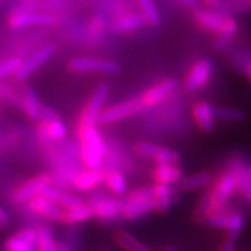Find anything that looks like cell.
I'll use <instances>...</instances> for the list:
<instances>
[{
  "label": "cell",
  "instance_id": "ab89813d",
  "mask_svg": "<svg viewBox=\"0 0 251 251\" xmlns=\"http://www.w3.org/2000/svg\"><path fill=\"white\" fill-rule=\"evenodd\" d=\"M40 118L44 119V122H49V121H53V119L58 118L56 113L54 110H51L48 106H41L40 109Z\"/></svg>",
  "mask_w": 251,
  "mask_h": 251
},
{
  "label": "cell",
  "instance_id": "f546056e",
  "mask_svg": "<svg viewBox=\"0 0 251 251\" xmlns=\"http://www.w3.org/2000/svg\"><path fill=\"white\" fill-rule=\"evenodd\" d=\"M140 5L142 9V16L145 17L146 22H149L152 26H156L160 21V16L156 9V5L154 0H139Z\"/></svg>",
  "mask_w": 251,
  "mask_h": 251
},
{
  "label": "cell",
  "instance_id": "ee69618b",
  "mask_svg": "<svg viewBox=\"0 0 251 251\" xmlns=\"http://www.w3.org/2000/svg\"><path fill=\"white\" fill-rule=\"evenodd\" d=\"M55 251H71L70 246L66 244V242L59 241L55 242Z\"/></svg>",
  "mask_w": 251,
  "mask_h": 251
},
{
  "label": "cell",
  "instance_id": "5b68a950",
  "mask_svg": "<svg viewBox=\"0 0 251 251\" xmlns=\"http://www.w3.org/2000/svg\"><path fill=\"white\" fill-rule=\"evenodd\" d=\"M68 68L73 72H102L116 75L121 71L119 66L112 60L101 59V58H90V56H81L73 58L68 63Z\"/></svg>",
  "mask_w": 251,
  "mask_h": 251
},
{
  "label": "cell",
  "instance_id": "836d02e7",
  "mask_svg": "<svg viewBox=\"0 0 251 251\" xmlns=\"http://www.w3.org/2000/svg\"><path fill=\"white\" fill-rule=\"evenodd\" d=\"M56 204L59 206H63L64 209H72L77 208V206L85 204V202H83L82 199L76 195H72V194H60Z\"/></svg>",
  "mask_w": 251,
  "mask_h": 251
},
{
  "label": "cell",
  "instance_id": "6da1fadb",
  "mask_svg": "<svg viewBox=\"0 0 251 251\" xmlns=\"http://www.w3.org/2000/svg\"><path fill=\"white\" fill-rule=\"evenodd\" d=\"M79 137L82 140V158L83 162L90 168H98L101 158L105 152V146L102 142L95 126L79 128Z\"/></svg>",
  "mask_w": 251,
  "mask_h": 251
},
{
  "label": "cell",
  "instance_id": "4316f807",
  "mask_svg": "<svg viewBox=\"0 0 251 251\" xmlns=\"http://www.w3.org/2000/svg\"><path fill=\"white\" fill-rule=\"evenodd\" d=\"M44 128H45V133L47 137L50 140H55V141H62L66 139L67 136V128L64 123L59 119H53L49 122H44Z\"/></svg>",
  "mask_w": 251,
  "mask_h": 251
},
{
  "label": "cell",
  "instance_id": "ffe728a7",
  "mask_svg": "<svg viewBox=\"0 0 251 251\" xmlns=\"http://www.w3.org/2000/svg\"><path fill=\"white\" fill-rule=\"evenodd\" d=\"M104 176L105 175L98 168H91L90 171L79 173L77 176L75 178V186L81 191H87L101 183L104 181Z\"/></svg>",
  "mask_w": 251,
  "mask_h": 251
},
{
  "label": "cell",
  "instance_id": "bcb514c9",
  "mask_svg": "<svg viewBox=\"0 0 251 251\" xmlns=\"http://www.w3.org/2000/svg\"><path fill=\"white\" fill-rule=\"evenodd\" d=\"M205 1H206L210 7H214V5H217L221 0H205Z\"/></svg>",
  "mask_w": 251,
  "mask_h": 251
},
{
  "label": "cell",
  "instance_id": "f6af8a7d",
  "mask_svg": "<svg viewBox=\"0 0 251 251\" xmlns=\"http://www.w3.org/2000/svg\"><path fill=\"white\" fill-rule=\"evenodd\" d=\"M245 75H246V77H248L249 79L251 78V63L248 62L246 63V66H245Z\"/></svg>",
  "mask_w": 251,
  "mask_h": 251
},
{
  "label": "cell",
  "instance_id": "9a60e30c",
  "mask_svg": "<svg viewBox=\"0 0 251 251\" xmlns=\"http://www.w3.org/2000/svg\"><path fill=\"white\" fill-rule=\"evenodd\" d=\"M53 22V17L41 13H14L9 18V26L13 28H24L28 26H45Z\"/></svg>",
  "mask_w": 251,
  "mask_h": 251
},
{
  "label": "cell",
  "instance_id": "7bdbcfd3",
  "mask_svg": "<svg viewBox=\"0 0 251 251\" xmlns=\"http://www.w3.org/2000/svg\"><path fill=\"white\" fill-rule=\"evenodd\" d=\"M221 251H235V241L228 238L227 241L223 244V246H222Z\"/></svg>",
  "mask_w": 251,
  "mask_h": 251
},
{
  "label": "cell",
  "instance_id": "7a4b0ae2",
  "mask_svg": "<svg viewBox=\"0 0 251 251\" xmlns=\"http://www.w3.org/2000/svg\"><path fill=\"white\" fill-rule=\"evenodd\" d=\"M237 190V178L235 168H229L225 175H222L215 187L210 191L212 214L219 213L228 201V199Z\"/></svg>",
  "mask_w": 251,
  "mask_h": 251
},
{
  "label": "cell",
  "instance_id": "e0dca14e",
  "mask_svg": "<svg viewBox=\"0 0 251 251\" xmlns=\"http://www.w3.org/2000/svg\"><path fill=\"white\" fill-rule=\"evenodd\" d=\"M194 118L199 127L205 132H212L215 128V117L213 106L208 102L200 101L194 106Z\"/></svg>",
  "mask_w": 251,
  "mask_h": 251
},
{
  "label": "cell",
  "instance_id": "4dcf8cb0",
  "mask_svg": "<svg viewBox=\"0 0 251 251\" xmlns=\"http://www.w3.org/2000/svg\"><path fill=\"white\" fill-rule=\"evenodd\" d=\"M209 215H212V202H210V191L206 192L204 198L199 201L194 212V218L196 221H205Z\"/></svg>",
  "mask_w": 251,
  "mask_h": 251
},
{
  "label": "cell",
  "instance_id": "8992f818",
  "mask_svg": "<svg viewBox=\"0 0 251 251\" xmlns=\"http://www.w3.org/2000/svg\"><path fill=\"white\" fill-rule=\"evenodd\" d=\"M108 94H109V86L105 85V83L100 85L95 90V93L91 96V99L89 100L87 105L83 109L82 116L79 118V128L96 125L98 117H99L102 105H104V102L108 98Z\"/></svg>",
  "mask_w": 251,
  "mask_h": 251
},
{
  "label": "cell",
  "instance_id": "b9f144b4",
  "mask_svg": "<svg viewBox=\"0 0 251 251\" xmlns=\"http://www.w3.org/2000/svg\"><path fill=\"white\" fill-rule=\"evenodd\" d=\"M185 7L187 8H191V9H196V8H199V5H200V1L199 0H179Z\"/></svg>",
  "mask_w": 251,
  "mask_h": 251
},
{
  "label": "cell",
  "instance_id": "ba28073f",
  "mask_svg": "<svg viewBox=\"0 0 251 251\" xmlns=\"http://www.w3.org/2000/svg\"><path fill=\"white\" fill-rule=\"evenodd\" d=\"M54 55V47L51 45H47V47L41 48L40 50H37L36 53L33 54L31 58H28L27 60L22 62L21 67L14 73V77L18 81H24L27 77H30L37 68L43 66L44 63H47L48 60Z\"/></svg>",
  "mask_w": 251,
  "mask_h": 251
},
{
  "label": "cell",
  "instance_id": "74e56055",
  "mask_svg": "<svg viewBox=\"0 0 251 251\" xmlns=\"http://www.w3.org/2000/svg\"><path fill=\"white\" fill-rule=\"evenodd\" d=\"M233 37H235V33L221 32L219 33V36L215 39L214 44H213V48H214V50H217V51H222V50H225L226 48L229 45V43H231Z\"/></svg>",
  "mask_w": 251,
  "mask_h": 251
},
{
  "label": "cell",
  "instance_id": "e575fe53",
  "mask_svg": "<svg viewBox=\"0 0 251 251\" xmlns=\"http://www.w3.org/2000/svg\"><path fill=\"white\" fill-rule=\"evenodd\" d=\"M217 5H222L226 12H229V10L242 12V10H248L250 8V0H226L223 3L219 1Z\"/></svg>",
  "mask_w": 251,
  "mask_h": 251
},
{
  "label": "cell",
  "instance_id": "7c38bea8",
  "mask_svg": "<svg viewBox=\"0 0 251 251\" xmlns=\"http://www.w3.org/2000/svg\"><path fill=\"white\" fill-rule=\"evenodd\" d=\"M28 208L36 214L43 215L50 221H59L62 218L63 210L56 202L48 200L43 196L36 195L28 200Z\"/></svg>",
  "mask_w": 251,
  "mask_h": 251
},
{
  "label": "cell",
  "instance_id": "d4e9b609",
  "mask_svg": "<svg viewBox=\"0 0 251 251\" xmlns=\"http://www.w3.org/2000/svg\"><path fill=\"white\" fill-rule=\"evenodd\" d=\"M24 109L26 112L27 117L30 119H32V121L40 119V109H41V105H40L36 93L33 91L32 87H26V90H25Z\"/></svg>",
  "mask_w": 251,
  "mask_h": 251
},
{
  "label": "cell",
  "instance_id": "277c9868",
  "mask_svg": "<svg viewBox=\"0 0 251 251\" xmlns=\"http://www.w3.org/2000/svg\"><path fill=\"white\" fill-rule=\"evenodd\" d=\"M195 21L204 28L213 32H237V22L232 17L222 13H215L210 10H198L195 13Z\"/></svg>",
  "mask_w": 251,
  "mask_h": 251
},
{
  "label": "cell",
  "instance_id": "d6a6232c",
  "mask_svg": "<svg viewBox=\"0 0 251 251\" xmlns=\"http://www.w3.org/2000/svg\"><path fill=\"white\" fill-rule=\"evenodd\" d=\"M5 249L7 251H36L35 246L22 241L21 238L16 237V236L8 238L5 242Z\"/></svg>",
  "mask_w": 251,
  "mask_h": 251
},
{
  "label": "cell",
  "instance_id": "7dc6e473",
  "mask_svg": "<svg viewBox=\"0 0 251 251\" xmlns=\"http://www.w3.org/2000/svg\"><path fill=\"white\" fill-rule=\"evenodd\" d=\"M164 251H177L175 248H167Z\"/></svg>",
  "mask_w": 251,
  "mask_h": 251
},
{
  "label": "cell",
  "instance_id": "d6986e66",
  "mask_svg": "<svg viewBox=\"0 0 251 251\" xmlns=\"http://www.w3.org/2000/svg\"><path fill=\"white\" fill-rule=\"evenodd\" d=\"M154 178L159 183L172 185L182 179V171L176 164H158L154 171Z\"/></svg>",
  "mask_w": 251,
  "mask_h": 251
},
{
  "label": "cell",
  "instance_id": "9c48e42d",
  "mask_svg": "<svg viewBox=\"0 0 251 251\" xmlns=\"http://www.w3.org/2000/svg\"><path fill=\"white\" fill-rule=\"evenodd\" d=\"M213 66L212 63L206 59H201L195 63L187 77L185 79V89L187 91H196L205 86L212 77Z\"/></svg>",
  "mask_w": 251,
  "mask_h": 251
},
{
  "label": "cell",
  "instance_id": "d590c367",
  "mask_svg": "<svg viewBox=\"0 0 251 251\" xmlns=\"http://www.w3.org/2000/svg\"><path fill=\"white\" fill-rule=\"evenodd\" d=\"M16 237L21 238L22 241L27 242V244L32 245V246H36L37 241V229L33 227H26L24 229H21L17 235H14Z\"/></svg>",
  "mask_w": 251,
  "mask_h": 251
},
{
  "label": "cell",
  "instance_id": "8fae6325",
  "mask_svg": "<svg viewBox=\"0 0 251 251\" xmlns=\"http://www.w3.org/2000/svg\"><path fill=\"white\" fill-rule=\"evenodd\" d=\"M209 226L215 228H225L228 232L238 233L245 226V218L241 214L237 213H231V214H222L221 212L215 214L209 215L205 219Z\"/></svg>",
  "mask_w": 251,
  "mask_h": 251
},
{
  "label": "cell",
  "instance_id": "7402d4cb",
  "mask_svg": "<svg viewBox=\"0 0 251 251\" xmlns=\"http://www.w3.org/2000/svg\"><path fill=\"white\" fill-rule=\"evenodd\" d=\"M114 241L125 251H152L149 246L142 244L132 233L119 229L114 233Z\"/></svg>",
  "mask_w": 251,
  "mask_h": 251
},
{
  "label": "cell",
  "instance_id": "5bb4252c",
  "mask_svg": "<svg viewBox=\"0 0 251 251\" xmlns=\"http://www.w3.org/2000/svg\"><path fill=\"white\" fill-rule=\"evenodd\" d=\"M94 215L99 219L109 221L122 214L123 202L116 199H100L91 204Z\"/></svg>",
  "mask_w": 251,
  "mask_h": 251
},
{
  "label": "cell",
  "instance_id": "f1b7e54d",
  "mask_svg": "<svg viewBox=\"0 0 251 251\" xmlns=\"http://www.w3.org/2000/svg\"><path fill=\"white\" fill-rule=\"evenodd\" d=\"M104 181L106 182V185L109 186L110 190L118 195H123L127 192V182L119 172H116V171L108 172L104 176Z\"/></svg>",
  "mask_w": 251,
  "mask_h": 251
},
{
  "label": "cell",
  "instance_id": "cb8c5ba5",
  "mask_svg": "<svg viewBox=\"0 0 251 251\" xmlns=\"http://www.w3.org/2000/svg\"><path fill=\"white\" fill-rule=\"evenodd\" d=\"M212 181V176L208 172H200L196 175H192L187 178L182 179L179 182V188L182 191H196L199 188L209 185V182Z\"/></svg>",
  "mask_w": 251,
  "mask_h": 251
},
{
  "label": "cell",
  "instance_id": "52a82bcc",
  "mask_svg": "<svg viewBox=\"0 0 251 251\" xmlns=\"http://www.w3.org/2000/svg\"><path fill=\"white\" fill-rule=\"evenodd\" d=\"M135 150L140 155L155 159L158 164H178L181 162V155L177 151L160 148L150 142H139L135 146Z\"/></svg>",
  "mask_w": 251,
  "mask_h": 251
},
{
  "label": "cell",
  "instance_id": "ac0fdd59",
  "mask_svg": "<svg viewBox=\"0 0 251 251\" xmlns=\"http://www.w3.org/2000/svg\"><path fill=\"white\" fill-rule=\"evenodd\" d=\"M94 217L95 215H94V210L91 208V205L82 204L77 206V208L66 209V212L62 213L60 222L67 223V225H77V223L90 221Z\"/></svg>",
  "mask_w": 251,
  "mask_h": 251
},
{
  "label": "cell",
  "instance_id": "60d3db41",
  "mask_svg": "<svg viewBox=\"0 0 251 251\" xmlns=\"http://www.w3.org/2000/svg\"><path fill=\"white\" fill-rule=\"evenodd\" d=\"M9 215H8V213L4 210L1 206H0V229H3V228L8 227V225H9Z\"/></svg>",
  "mask_w": 251,
  "mask_h": 251
},
{
  "label": "cell",
  "instance_id": "83f0119b",
  "mask_svg": "<svg viewBox=\"0 0 251 251\" xmlns=\"http://www.w3.org/2000/svg\"><path fill=\"white\" fill-rule=\"evenodd\" d=\"M215 118L229 121V122H240L246 118L244 110L235 109V108H225V106H213Z\"/></svg>",
  "mask_w": 251,
  "mask_h": 251
},
{
  "label": "cell",
  "instance_id": "484cf974",
  "mask_svg": "<svg viewBox=\"0 0 251 251\" xmlns=\"http://www.w3.org/2000/svg\"><path fill=\"white\" fill-rule=\"evenodd\" d=\"M35 249L36 251H55V241L50 228L40 227L37 229V241Z\"/></svg>",
  "mask_w": 251,
  "mask_h": 251
},
{
  "label": "cell",
  "instance_id": "f35d334b",
  "mask_svg": "<svg viewBox=\"0 0 251 251\" xmlns=\"http://www.w3.org/2000/svg\"><path fill=\"white\" fill-rule=\"evenodd\" d=\"M39 195L48 199V200H51V201L56 202L58 201V199H59L60 192L58 191L55 187L50 186V183H48V185L41 186V188H40V191H39Z\"/></svg>",
  "mask_w": 251,
  "mask_h": 251
},
{
  "label": "cell",
  "instance_id": "4fadbf2b",
  "mask_svg": "<svg viewBox=\"0 0 251 251\" xmlns=\"http://www.w3.org/2000/svg\"><path fill=\"white\" fill-rule=\"evenodd\" d=\"M50 182H51V178H50L49 175H41L36 178L30 179L17 190L13 196V200L18 204H24V202L28 201L30 199H32L33 196L39 195L41 186L48 185Z\"/></svg>",
  "mask_w": 251,
  "mask_h": 251
},
{
  "label": "cell",
  "instance_id": "8d00e7d4",
  "mask_svg": "<svg viewBox=\"0 0 251 251\" xmlns=\"http://www.w3.org/2000/svg\"><path fill=\"white\" fill-rule=\"evenodd\" d=\"M128 200H154L152 187H142L128 194Z\"/></svg>",
  "mask_w": 251,
  "mask_h": 251
},
{
  "label": "cell",
  "instance_id": "44dd1931",
  "mask_svg": "<svg viewBox=\"0 0 251 251\" xmlns=\"http://www.w3.org/2000/svg\"><path fill=\"white\" fill-rule=\"evenodd\" d=\"M145 22V17L142 14H129V16H125L122 18H118L116 22H113L110 26V31L114 33L129 32V31L141 27Z\"/></svg>",
  "mask_w": 251,
  "mask_h": 251
},
{
  "label": "cell",
  "instance_id": "2e32d148",
  "mask_svg": "<svg viewBox=\"0 0 251 251\" xmlns=\"http://www.w3.org/2000/svg\"><path fill=\"white\" fill-rule=\"evenodd\" d=\"M155 200H128L123 202L122 215L126 219H136L149 212H155Z\"/></svg>",
  "mask_w": 251,
  "mask_h": 251
},
{
  "label": "cell",
  "instance_id": "30bf717a",
  "mask_svg": "<svg viewBox=\"0 0 251 251\" xmlns=\"http://www.w3.org/2000/svg\"><path fill=\"white\" fill-rule=\"evenodd\" d=\"M177 86H178V81L177 79H165L163 82L158 83V85L152 86L148 91H145L144 95H141L140 98H141L145 108H149V106L155 105V104L160 102L162 100H164L169 94H172L177 89Z\"/></svg>",
  "mask_w": 251,
  "mask_h": 251
},
{
  "label": "cell",
  "instance_id": "603a6c76",
  "mask_svg": "<svg viewBox=\"0 0 251 251\" xmlns=\"http://www.w3.org/2000/svg\"><path fill=\"white\" fill-rule=\"evenodd\" d=\"M236 171V178H237V190L241 192L248 201L251 200V171L249 165L242 164V162L238 165L233 167Z\"/></svg>",
  "mask_w": 251,
  "mask_h": 251
},
{
  "label": "cell",
  "instance_id": "3957f363",
  "mask_svg": "<svg viewBox=\"0 0 251 251\" xmlns=\"http://www.w3.org/2000/svg\"><path fill=\"white\" fill-rule=\"evenodd\" d=\"M144 109H145V105H144L141 98L140 96L139 98H133V99H129L127 101L113 105L108 108V109L100 112L96 123H99V125H110V123L118 122V121H122L125 118L135 116V114H137V113H140Z\"/></svg>",
  "mask_w": 251,
  "mask_h": 251
},
{
  "label": "cell",
  "instance_id": "1f68e13d",
  "mask_svg": "<svg viewBox=\"0 0 251 251\" xmlns=\"http://www.w3.org/2000/svg\"><path fill=\"white\" fill-rule=\"evenodd\" d=\"M22 62L24 60L20 59V58H12V59H8L5 62L0 63V78L8 77L10 75H14L16 71L21 67Z\"/></svg>",
  "mask_w": 251,
  "mask_h": 251
}]
</instances>
